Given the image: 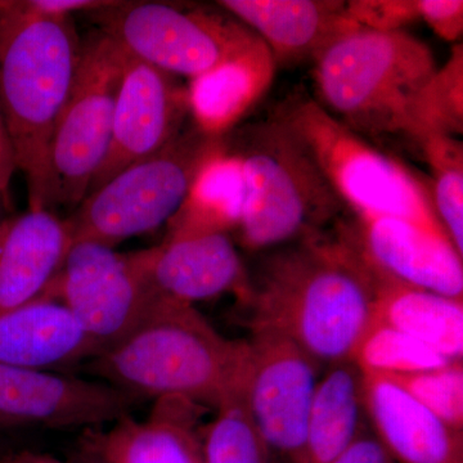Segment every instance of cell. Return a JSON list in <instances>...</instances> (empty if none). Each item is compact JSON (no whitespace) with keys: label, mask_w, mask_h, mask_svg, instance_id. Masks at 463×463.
I'll list each match as a JSON object with an SVG mask.
<instances>
[{"label":"cell","mask_w":463,"mask_h":463,"mask_svg":"<svg viewBox=\"0 0 463 463\" xmlns=\"http://www.w3.org/2000/svg\"><path fill=\"white\" fill-rule=\"evenodd\" d=\"M370 268L337 231L313 234L274 252L251 282V328L297 343L318 364L349 361L373 317Z\"/></svg>","instance_id":"obj_1"},{"label":"cell","mask_w":463,"mask_h":463,"mask_svg":"<svg viewBox=\"0 0 463 463\" xmlns=\"http://www.w3.org/2000/svg\"><path fill=\"white\" fill-rule=\"evenodd\" d=\"M248 364V340L222 336L194 304L160 294L128 336L85 367L142 402L178 397L216 410L245 385Z\"/></svg>","instance_id":"obj_2"},{"label":"cell","mask_w":463,"mask_h":463,"mask_svg":"<svg viewBox=\"0 0 463 463\" xmlns=\"http://www.w3.org/2000/svg\"><path fill=\"white\" fill-rule=\"evenodd\" d=\"M83 43L71 17L0 2V109L17 169L38 199L48 146L74 87Z\"/></svg>","instance_id":"obj_3"},{"label":"cell","mask_w":463,"mask_h":463,"mask_svg":"<svg viewBox=\"0 0 463 463\" xmlns=\"http://www.w3.org/2000/svg\"><path fill=\"white\" fill-rule=\"evenodd\" d=\"M225 139L242 170L245 199L237 231L246 249L321 233L345 209L309 149L279 116Z\"/></svg>","instance_id":"obj_4"},{"label":"cell","mask_w":463,"mask_h":463,"mask_svg":"<svg viewBox=\"0 0 463 463\" xmlns=\"http://www.w3.org/2000/svg\"><path fill=\"white\" fill-rule=\"evenodd\" d=\"M315 63L317 102L359 136L403 133L413 99L438 69L430 48L404 30L364 27Z\"/></svg>","instance_id":"obj_5"},{"label":"cell","mask_w":463,"mask_h":463,"mask_svg":"<svg viewBox=\"0 0 463 463\" xmlns=\"http://www.w3.org/2000/svg\"><path fill=\"white\" fill-rule=\"evenodd\" d=\"M274 115L307 146L332 190L355 216H394L449 240L432 205L430 185L373 147L315 99L291 97Z\"/></svg>","instance_id":"obj_6"},{"label":"cell","mask_w":463,"mask_h":463,"mask_svg":"<svg viewBox=\"0 0 463 463\" xmlns=\"http://www.w3.org/2000/svg\"><path fill=\"white\" fill-rule=\"evenodd\" d=\"M223 138L206 136L192 124L156 154L116 174L66 219L71 243L90 241L115 248L170 222Z\"/></svg>","instance_id":"obj_7"},{"label":"cell","mask_w":463,"mask_h":463,"mask_svg":"<svg viewBox=\"0 0 463 463\" xmlns=\"http://www.w3.org/2000/svg\"><path fill=\"white\" fill-rule=\"evenodd\" d=\"M123 48L105 33L83 44L70 99L52 133L38 199L30 210L78 207L111 142Z\"/></svg>","instance_id":"obj_8"},{"label":"cell","mask_w":463,"mask_h":463,"mask_svg":"<svg viewBox=\"0 0 463 463\" xmlns=\"http://www.w3.org/2000/svg\"><path fill=\"white\" fill-rule=\"evenodd\" d=\"M103 32L132 56L194 79L221 65L255 35L237 18L158 2H116L99 11Z\"/></svg>","instance_id":"obj_9"},{"label":"cell","mask_w":463,"mask_h":463,"mask_svg":"<svg viewBox=\"0 0 463 463\" xmlns=\"http://www.w3.org/2000/svg\"><path fill=\"white\" fill-rule=\"evenodd\" d=\"M76 317L100 353L134 330L160 292L142 251L121 254L90 241L72 242L45 289Z\"/></svg>","instance_id":"obj_10"},{"label":"cell","mask_w":463,"mask_h":463,"mask_svg":"<svg viewBox=\"0 0 463 463\" xmlns=\"http://www.w3.org/2000/svg\"><path fill=\"white\" fill-rule=\"evenodd\" d=\"M246 405L274 456L297 463L321 364L294 341L268 328H251Z\"/></svg>","instance_id":"obj_11"},{"label":"cell","mask_w":463,"mask_h":463,"mask_svg":"<svg viewBox=\"0 0 463 463\" xmlns=\"http://www.w3.org/2000/svg\"><path fill=\"white\" fill-rule=\"evenodd\" d=\"M111 142L88 194L169 145L187 127L188 90L178 76L124 51Z\"/></svg>","instance_id":"obj_12"},{"label":"cell","mask_w":463,"mask_h":463,"mask_svg":"<svg viewBox=\"0 0 463 463\" xmlns=\"http://www.w3.org/2000/svg\"><path fill=\"white\" fill-rule=\"evenodd\" d=\"M142 403L103 381L0 364V419L17 429L94 428L120 421Z\"/></svg>","instance_id":"obj_13"},{"label":"cell","mask_w":463,"mask_h":463,"mask_svg":"<svg viewBox=\"0 0 463 463\" xmlns=\"http://www.w3.org/2000/svg\"><path fill=\"white\" fill-rule=\"evenodd\" d=\"M340 231L368 264L392 279L462 298V257L446 237L394 216H355Z\"/></svg>","instance_id":"obj_14"},{"label":"cell","mask_w":463,"mask_h":463,"mask_svg":"<svg viewBox=\"0 0 463 463\" xmlns=\"http://www.w3.org/2000/svg\"><path fill=\"white\" fill-rule=\"evenodd\" d=\"M142 252L152 285L167 298L194 304L233 292L248 304L251 279L227 233L166 236Z\"/></svg>","instance_id":"obj_15"},{"label":"cell","mask_w":463,"mask_h":463,"mask_svg":"<svg viewBox=\"0 0 463 463\" xmlns=\"http://www.w3.org/2000/svg\"><path fill=\"white\" fill-rule=\"evenodd\" d=\"M218 5L257 33L277 67L316 62L341 36L361 27L340 0H222Z\"/></svg>","instance_id":"obj_16"},{"label":"cell","mask_w":463,"mask_h":463,"mask_svg":"<svg viewBox=\"0 0 463 463\" xmlns=\"http://www.w3.org/2000/svg\"><path fill=\"white\" fill-rule=\"evenodd\" d=\"M207 408L188 399L161 398L145 420L132 416L91 435L99 463H205L203 417Z\"/></svg>","instance_id":"obj_17"},{"label":"cell","mask_w":463,"mask_h":463,"mask_svg":"<svg viewBox=\"0 0 463 463\" xmlns=\"http://www.w3.org/2000/svg\"><path fill=\"white\" fill-rule=\"evenodd\" d=\"M362 374L365 414L392 461L463 463V431L441 421L383 374Z\"/></svg>","instance_id":"obj_18"},{"label":"cell","mask_w":463,"mask_h":463,"mask_svg":"<svg viewBox=\"0 0 463 463\" xmlns=\"http://www.w3.org/2000/svg\"><path fill=\"white\" fill-rule=\"evenodd\" d=\"M99 354L76 317L48 295L0 315V364L58 373Z\"/></svg>","instance_id":"obj_19"},{"label":"cell","mask_w":463,"mask_h":463,"mask_svg":"<svg viewBox=\"0 0 463 463\" xmlns=\"http://www.w3.org/2000/svg\"><path fill=\"white\" fill-rule=\"evenodd\" d=\"M276 61L255 33L245 47L191 79L188 105L194 127L213 138L230 136L272 87Z\"/></svg>","instance_id":"obj_20"},{"label":"cell","mask_w":463,"mask_h":463,"mask_svg":"<svg viewBox=\"0 0 463 463\" xmlns=\"http://www.w3.org/2000/svg\"><path fill=\"white\" fill-rule=\"evenodd\" d=\"M70 245L65 221L47 210L0 223V315L44 295Z\"/></svg>","instance_id":"obj_21"},{"label":"cell","mask_w":463,"mask_h":463,"mask_svg":"<svg viewBox=\"0 0 463 463\" xmlns=\"http://www.w3.org/2000/svg\"><path fill=\"white\" fill-rule=\"evenodd\" d=\"M367 265L373 288L370 323L403 332L450 361H462V298L414 288Z\"/></svg>","instance_id":"obj_22"},{"label":"cell","mask_w":463,"mask_h":463,"mask_svg":"<svg viewBox=\"0 0 463 463\" xmlns=\"http://www.w3.org/2000/svg\"><path fill=\"white\" fill-rule=\"evenodd\" d=\"M364 374L353 362L331 364L319 379L297 463H334L364 434Z\"/></svg>","instance_id":"obj_23"},{"label":"cell","mask_w":463,"mask_h":463,"mask_svg":"<svg viewBox=\"0 0 463 463\" xmlns=\"http://www.w3.org/2000/svg\"><path fill=\"white\" fill-rule=\"evenodd\" d=\"M245 188L239 157L225 137L203 164L166 236L227 233L239 227Z\"/></svg>","instance_id":"obj_24"},{"label":"cell","mask_w":463,"mask_h":463,"mask_svg":"<svg viewBox=\"0 0 463 463\" xmlns=\"http://www.w3.org/2000/svg\"><path fill=\"white\" fill-rule=\"evenodd\" d=\"M462 132L463 48L458 44L417 93L402 134L421 146L430 137H456Z\"/></svg>","instance_id":"obj_25"},{"label":"cell","mask_w":463,"mask_h":463,"mask_svg":"<svg viewBox=\"0 0 463 463\" xmlns=\"http://www.w3.org/2000/svg\"><path fill=\"white\" fill-rule=\"evenodd\" d=\"M243 386L222 402L203 428V462L273 463L272 450L250 416Z\"/></svg>","instance_id":"obj_26"},{"label":"cell","mask_w":463,"mask_h":463,"mask_svg":"<svg viewBox=\"0 0 463 463\" xmlns=\"http://www.w3.org/2000/svg\"><path fill=\"white\" fill-rule=\"evenodd\" d=\"M349 361L362 373L381 374L423 373L456 362L421 341L379 323L368 325Z\"/></svg>","instance_id":"obj_27"},{"label":"cell","mask_w":463,"mask_h":463,"mask_svg":"<svg viewBox=\"0 0 463 463\" xmlns=\"http://www.w3.org/2000/svg\"><path fill=\"white\" fill-rule=\"evenodd\" d=\"M421 147L430 166L432 205L457 252L463 255V145L456 137L435 136Z\"/></svg>","instance_id":"obj_28"},{"label":"cell","mask_w":463,"mask_h":463,"mask_svg":"<svg viewBox=\"0 0 463 463\" xmlns=\"http://www.w3.org/2000/svg\"><path fill=\"white\" fill-rule=\"evenodd\" d=\"M381 374V373H380ZM455 430L463 431L462 361L423 373L383 374Z\"/></svg>","instance_id":"obj_29"},{"label":"cell","mask_w":463,"mask_h":463,"mask_svg":"<svg viewBox=\"0 0 463 463\" xmlns=\"http://www.w3.org/2000/svg\"><path fill=\"white\" fill-rule=\"evenodd\" d=\"M346 9L353 21L373 32H401L420 20L417 0H352Z\"/></svg>","instance_id":"obj_30"},{"label":"cell","mask_w":463,"mask_h":463,"mask_svg":"<svg viewBox=\"0 0 463 463\" xmlns=\"http://www.w3.org/2000/svg\"><path fill=\"white\" fill-rule=\"evenodd\" d=\"M420 20L425 21L439 38L457 42L463 33L462 0H417Z\"/></svg>","instance_id":"obj_31"},{"label":"cell","mask_w":463,"mask_h":463,"mask_svg":"<svg viewBox=\"0 0 463 463\" xmlns=\"http://www.w3.org/2000/svg\"><path fill=\"white\" fill-rule=\"evenodd\" d=\"M334 463H395L373 435H361L354 444Z\"/></svg>","instance_id":"obj_32"},{"label":"cell","mask_w":463,"mask_h":463,"mask_svg":"<svg viewBox=\"0 0 463 463\" xmlns=\"http://www.w3.org/2000/svg\"><path fill=\"white\" fill-rule=\"evenodd\" d=\"M116 2H99V0H32L26 2L30 8L41 14L71 16L76 11H100L114 5Z\"/></svg>","instance_id":"obj_33"},{"label":"cell","mask_w":463,"mask_h":463,"mask_svg":"<svg viewBox=\"0 0 463 463\" xmlns=\"http://www.w3.org/2000/svg\"><path fill=\"white\" fill-rule=\"evenodd\" d=\"M16 169V155H14L11 137L0 109V194H5L8 191L9 183Z\"/></svg>","instance_id":"obj_34"},{"label":"cell","mask_w":463,"mask_h":463,"mask_svg":"<svg viewBox=\"0 0 463 463\" xmlns=\"http://www.w3.org/2000/svg\"><path fill=\"white\" fill-rule=\"evenodd\" d=\"M0 463H63L56 457L45 455V453L23 450L17 453H5L0 459Z\"/></svg>","instance_id":"obj_35"},{"label":"cell","mask_w":463,"mask_h":463,"mask_svg":"<svg viewBox=\"0 0 463 463\" xmlns=\"http://www.w3.org/2000/svg\"><path fill=\"white\" fill-rule=\"evenodd\" d=\"M14 429H17L16 426L14 425V423L5 421V420L0 419V431H5V430H14Z\"/></svg>","instance_id":"obj_36"},{"label":"cell","mask_w":463,"mask_h":463,"mask_svg":"<svg viewBox=\"0 0 463 463\" xmlns=\"http://www.w3.org/2000/svg\"><path fill=\"white\" fill-rule=\"evenodd\" d=\"M7 453V450L5 449V446H3L2 443H0V459H2V457Z\"/></svg>","instance_id":"obj_37"},{"label":"cell","mask_w":463,"mask_h":463,"mask_svg":"<svg viewBox=\"0 0 463 463\" xmlns=\"http://www.w3.org/2000/svg\"><path fill=\"white\" fill-rule=\"evenodd\" d=\"M91 463H99V462H97V461H93V462H91Z\"/></svg>","instance_id":"obj_38"}]
</instances>
